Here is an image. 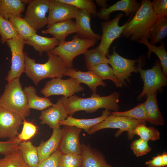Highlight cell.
I'll list each match as a JSON object with an SVG mask.
<instances>
[{"mask_svg":"<svg viewBox=\"0 0 167 167\" xmlns=\"http://www.w3.org/2000/svg\"><path fill=\"white\" fill-rule=\"evenodd\" d=\"M120 96L119 92L115 91L106 96L93 93L88 98L80 97L74 95L68 98L62 96L60 99L65 106L68 115L72 116L78 111L84 110L93 113L100 108L118 111Z\"/></svg>","mask_w":167,"mask_h":167,"instance_id":"1","label":"cell"},{"mask_svg":"<svg viewBox=\"0 0 167 167\" xmlns=\"http://www.w3.org/2000/svg\"><path fill=\"white\" fill-rule=\"evenodd\" d=\"M141 4L133 17L130 15L122 34L133 41L150 39V29L159 18L154 14L150 0H141Z\"/></svg>","mask_w":167,"mask_h":167,"instance_id":"2","label":"cell"},{"mask_svg":"<svg viewBox=\"0 0 167 167\" xmlns=\"http://www.w3.org/2000/svg\"><path fill=\"white\" fill-rule=\"evenodd\" d=\"M47 61L40 64L36 62L35 59L30 58L27 52H24L25 70L26 76L36 85L43 79L47 78H62L68 68L62 59L58 56L50 52H47Z\"/></svg>","mask_w":167,"mask_h":167,"instance_id":"3","label":"cell"},{"mask_svg":"<svg viewBox=\"0 0 167 167\" xmlns=\"http://www.w3.org/2000/svg\"><path fill=\"white\" fill-rule=\"evenodd\" d=\"M0 106L13 113L23 120L30 113L26 95L19 78L8 82L0 96Z\"/></svg>","mask_w":167,"mask_h":167,"instance_id":"4","label":"cell"},{"mask_svg":"<svg viewBox=\"0 0 167 167\" xmlns=\"http://www.w3.org/2000/svg\"><path fill=\"white\" fill-rule=\"evenodd\" d=\"M97 40L80 38L76 35L71 41H61L50 52L61 58L68 68H72L73 59L84 54L90 47L93 46Z\"/></svg>","mask_w":167,"mask_h":167,"instance_id":"5","label":"cell"},{"mask_svg":"<svg viewBox=\"0 0 167 167\" xmlns=\"http://www.w3.org/2000/svg\"><path fill=\"white\" fill-rule=\"evenodd\" d=\"M112 54L107 55L112 66L114 75L123 86H127L125 82L130 81L129 78L132 73L138 72L139 67H143L145 64L144 58L141 57L137 59H130L124 58L119 54L113 48Z\"/></svg>","mask_w":167,"mask_h":167,"instance_id":"6","label":"cell"},{"mask_svg":"<svg viewBox=\"0 0 167 167\" xmlns=\"http://www.w3.org/2000/svg\"><path fill=\"white\" fill-rule=\"evenodd\" d=\"M139 67L138 71L143 82V90L138 96L137 100L145 98L151 92L161 91L163 87L167 85V78L163 73L159 60L155 61V65L152 68L143 70Z\"/></svg>","mask_w":167,"mask_h":167,"instance_id":"7","label":"cell"},{"mask_svg":"<svg viewBox=\"0 0 167 167\" xmlns=\"http://www.w3.org/2000/svg\"><path fill=\"white\" fill-rule=\"evenodd\" d=\"M6 43L11 53V69L5 78L8 83L15 78H19L24 72L25 60L24 49L25 44L24 39L19 35L8 40Z\"/></svg>","mask_w":167,"mask_h":167,"instance_id":"8","label":"cell"},{"mask_svg":"<svg viewBox=\"0 0 167 167\" xmlns=\"http://www.w3.org/2000/svg\"><path fill=\"white\" fill-rule=\"evenodd\" d=\"M84 91L75 79L71 77L63 79L61 78L52 79L48 81L41 90V93L45 97L53 95H62L68 98L75 93Z\"/></svg>","mask_w":167,"mask_h":167,"instance_id":"9","label":"cell"},{"mask_svg":"<svg viewBox=\"0 0 167 167\" xmlns=\"http://www.w3.org/2000/svg\"><path fill=\"white\" fill-rule=\"evenodd\" d=\"M50 0H28V6L24 18L36 32L48 24L46 14Z\"/></svg>","mask_w":167,"mask_h":167,"instance_id":"10","label":"cell"},{"mask_svg":"<svg viewBox=\"0 0 167 167\" xmlns=\"http://www.w3.org/2000/svg\"><path fill=\"white\" fill-rule=\"evenodd\" d=\"M145 122H146L115 115L111 113L103 121L91 127L87 133L91 135L103 129L117 128L119 130L115 133V136L117 137L124 131H127V135L129 134L137 126Z\"/></svg>","mask_w":167,"mask_h":167,"instance_id":"11","label":"cell"},{"mask_svg":"<svg viewBox=\"0 0 167 167\" xmlns=\"http://www.w3.org/2000/svg\"><path fill=\"white\" fill-rule=\"evenodd\" d=\"M123 15L122 12L119 13L111 20L101 23L102 34L101 43L97 47L106 55L109 53V48L113 41L120 36L126 27L128 20L121 26L118 25L120 19Z\"/></svg>","mask_w":167,"mask_h":167,"instance_id":"12","label":"cell"},{"mask_svg":"<svg viewBox=\"0 0 167 167\" xmlns=\"http://www.w3.org/2000/svg\"><path fill=\"white\" fill-rule=\"evenodd\" d=\"M63 126L58 149L62 153L81 155L82 150L79 135L81 129L74 126Z\"/></svg>","mask_w":167,"mask_h":167,"instance_id":"13","label":"cell"},{"mask_svg":"<svg viewBox=\"0 0 167 167\" xmlns=\"http://www.w3.org/2000/svg\"><path fill=\"white\" fill-rule=\"evenodd\" d=\"M79 11V9L69 4L50 0L47 28L58 22L75 19Z\"/></svg>","mask_w":167,"mask_h":167,"instance_id":"14","label":"cell"},{"mask_svg":"<svg viewBox=\"0 0 167 167\" xmlns=\"http://www.w3.org/2000/svg\"><path fill=\"white\" fill-rule=\"evenodd\" d=\"M23 119L0 106V138L10 139L16 137Z\"/></svg>","mask_w":167,"mask_h":167,"instance_id":"15","label":"cell"},{"mask_svg":"<svg viewBox=\"0 0 167 167\" xmlns=\"http://www.w3.org/2000/svg\"><path fill=\"white\" fill-rule=\"evenodd\" d=\"M66 108L60 99L52 106L41 111L39 119L41 124H46L53 129L59 127V123L68 116Z\"/></svg>","mask_w":167,"mask_h":167,"instance_id":"16","label":"cell"},{"mask_svg":"<svg viewBox=\"0 0 167 167\" xmlns=\"http://www.w3.org/2000/svg\"><path fill=\"white\" fill-rule=\"evenodd\" d=\"M141 3L136 0H121L109 7L101 9L97 13V16L101 19L106 20L109 19L112 12L121 11L124 12L126 16L134 15L141 6Z\"/></svg>","mask_w":167,"mask_h":167,"instance_id":"17","label":"cell"},{"mask_svg":"<svg viewBox=\"0 0 167 167\" xmlns=\"http://www.w3.org/2000/svg\"><path fill=\"white\" fill-rule=\"evenodd\" d=\"M65 76L75 79L79 84L83 83L86 84L93 93H96L98 86L105 87L107 85L103 80L90 70L84 72L70 68L66 72Z\"/></svg>","mask_w":167,"mask_h":167,"instance_id":"18","label":"cell"},{"mask_svg":"<svg viewBox=\"0 0 167 167\" xmlns=\"http://www.w3.org/2000/svg\"><path fill=\"white\" fill-rule=\"evenodd\" d=\"M81 147L82 167H113L100 151L85 143L82 144Z\"/></svg>","mask_w":167,"mask_h":167,"instance_id":"19","label":"cell"},{"mask_svg":"<svg viewBox=\"0 0 167 167\" xmlns=\"http://www.w3.org/2000/svg\"><path fill=\"white\" fill-rule=\"evenodd\" d=\"M75 22L77 32L76 35L83 38L96 40L101 39V36L94 33L90 24L91 15L88 11L79 9Z\"/></svg>","mask_w":167,"mask_h":167,"instance_id":"20","label":"cell"},{"mask_svg":"<svg viewBox=\"0 0 167 167\" xmlns=\"http://www.w3.org/2000/svg\"><path fill=\"white\" fill-rule=\"evenodd\" d=\"M62 133L60 126L53 129L49 139L45 141H42L37 147L39 162L50 156L58 149Z\"/></svg>","mask_w":167,"mask_h":167,"instance_id":"21","label":"cell"},{"mask_svg":"<svg viewBox=\"0 0 167 167\" xmlns=\"http://www.w3.org/2000/svg\"><path fill=\"white\" fill-rule=\"evenodd\" d=\"M77 32L75 22L70 19L55 23L47 29L42 30V32L44 34H52L60 42L65 40L69 35Z\"/></svg>","mask_w":167,"mask_h":167,"instance_id":"22","label":"cell"},{"mask_svg":"<svg viewBox=\"0 0 167 167\" xmlns=\"http://www.w3.org/2000/svg\"><path fill=\"white\" fill-rule=\"evenodd\" d=\"M111 113L110 111L105 109L103 111L102 115L101 116L88 119H78L69 116L65 120L60 122L59 125L74 126L83 129L87 133L91 127L103 121Z\"/></svg>","mask_w":167,"mask_h":167,"instance_id":"23","label":"cell"},{"mask_svg":"<svg viewBox=\"0 0 167 167\" xmlns=\"http://www.w3.org/2000/svg\"><path fill=\"white\" fill-rule=\"evenodd\" d=\"M25 45L32 47L41 56L44 52H50L57 46L60 41L55 38L40 36L36 33L24 40Z\"/></svg>","mask_w":167,"mask_h":167,"instance_id":"24","label":"cell"},{"mask_svg":"<svg viewBox=\"0 0 167 167\" xmlns=\"http://www.w3.org/2000/svg\"><path fill=\"white\" fill-rule=\"evenodd\" d=\"M26 95L28 108L42 111L54 105L50 99L45 97L39 96L36 94V88L32 86L25 87L23 88Z\"/></svg>","mask_w":167,"mask_h":167,"instance_id":"25","label":"cell"},{"mask_svg":"<svg viewBox=\"0 0 167 167\" xmlns=\"http://www.w3.org/2000/svg\"><path fill=\"white\" fill-rule=\"evenodd\" d=\"M158 92L156 91L149 94L143 105L148 117L153 121L154 125L162 126L164 125V120L157 104Z\"/></svg>","mask_w":167,"mask_h":167,"instance_id":"26","label":"cell"},{"mask_svg":"<svg viewBox=\"0 0 167 167\" xmlns=\"http://www.w3.org/2000/svg\"><path fill=\"white\" fill-rule=\"evenodd\" d=\"M25 4L24 0H0V15L7 19L11 16H21Z\"/></svg>","mask_w":167,"mask_h":167,"instance_id":"27","label":"cell"},{"mask_svg":"<svg viewBox=\"0 0 167 167\" xmlns=\"http://www.w3.org/2000/svg\"><path fill=\"white\" fill-rule=\"evenodd\" d=\"M22 157L30 167H34L39 162L37 147L30 141L21 142L18 146Z\"/></svg>","mask_w":167,"mask_h":167,"instance_id":"28","label":"cell"},{"mask_svg":"<svg viewBox=\"0 0 167 167\" xmlns=\"http://www.w3.org/2000/svg\"><path fill=\"white\" fill-rule=\"evenodd\" d=\"M139 43L145 45L148 47V51L147 53V58L150 59L151 54L154 53L158 57L161 62L162 71L164 74L167 75V53L165 48L164 42L161 41L160 45L156 46L151 45L148 39L138 40L137 41Z\"/></svg>","mask_w":167,"mask_h":167,"instance_id":"29","label":"cell"},{"mask_svg":"<svg viewBox=\"0 0 167 167\" xmlns=\"http://www.w3.org/2000/svg\"><path fill=\"white\" fill-rule=\"evenodd\" d=\"M150 43L155 45L161 42L167 36V19L165 17H159L150 29Z\"/></svg>","mask_w":167,"mask_h":167,"instance_id":"30","label":"cell"},{"mask_svg":"<svg viewBox=\"0 0 167 167\" xmlns=\"http://www.w3.org/2000/svg\"><path fill=\"white\" fill-rule=\"evenodd\" d=\"M160 135L158 129L153 127H147L146 122H145L135 127L128 136L129 139H132L135 135H138L140 138L148 142L150 140L154 141L159 139Z\"/></svg>","mask_w":167,"mask_h":167,"instance_id":"31","label":"cell"},{"mask_svg":"<svg viewBox=\"0 0 167 167\" xmlns=\"http://www.w3.org/2000/svg\"><path fill=\"white\" fill-rule=\"evenodd\" d=\"M8 19L15 28L18 35L24 40L36 33V32L21 16H11Z\"/></svg>","mask_w":167,"mask_h":167,"instance_id":"32","label":"cell"},{"mask_svg":"<svg viewBox=\"0 0 167 167\" xmlns=\"http://www.w3.org/2000/svg\"><path fill=\"white\" fill-rule=\"evenodd\" d=\"M84 54L86 67L88 70L98 64L109 63L106 55L101 51L97 47L92 50H88Z\"/></svg>","mask_w":167,"mask_h":167,"instance_id":"33","label":"cell"},{"mask_svg":"<svg viewBox=\"0 0 167 167\" xmlns=\"http://www.w3.org/2000/svg\"><path fill=\"white\" fill-rule=\"evenodd\" d=\"M111 113L113 115L125 117L136 120L144 121L154 125L153 121L148 117L143 106V103L139 104L127 111L113 112Z\"/></svg>","mask_w":167,"mask_h":167,"instance_id":"34","label":"cell"},{"mask_svg":"<svg viewBox=\"0 0 167 167\" xmlns=\"http://www.w3.org/2000/svg\"><path fill=\"white\" fill-rule=\"evenodd\" d=\"M106 63L97 65L90 71H92L102 80L109 79L113 81L117 87H122L123 85L114 75L113 69Z\"/></svg>","mask_w":167,"mask_h":167,"instance_id":"35","label":"cell"},{"mask_svg":"<svg viewBox=\"0 0 167 167\" xmlns=\"http://www.w3.org/2000/svg\"><path fill=\"white\" fill-rule=\"evenodd\" d=\"M0 166L1 167H30L23 160L18 148L11 154L0 159Z\"/></svg>","mask_w":167,"mask_h":167,"instance_id":"36","label":"cell"},{"mask_svg":"<svg viewBox=\"0 0 167 167\" xmlns=\"http://www.w3.org/2000/svg\"><path fill=\"white\" fill-rule=\"evenodd\" d=\"M18 35L15 28L9 19H5L0 15V37L1 43H6L7 41L17 37Z\"/></svg>","mask_w":167,"mask_h":167,"instance_id":"37","label":"cell"},{"mask_svg":"<svg viewBox=\"0 0 167 167\" xmlns=\"http://www.w3.org/2000/svg\"><path fill=\"white\" fill-rule=\"evenodd\" d=\"M58 1L66 3L74 6L79 9L85 10L93 17L97 16L96 7L92 0H57Z\"/></svg>","mask_w":167,"mask_h":167,"instance_id":"38","label":"cell"},{"mask_svg":"<svg viewBox=\"0 0 167 167\" xmlns=\"http://www.w3.org/2000/svg\"><path fill=\"white\" fill-rule=\"evenodd\" d=\"M81 155L61 153L58 167H82Z\"/></svg>","mask_w":167,"mask_h":167,"instance_id":"39","label":"cell"},{"mask_svg":"<svg viewBox=\"0 0 167 167\" xmlns=\"http://www.w3.org/2000/svg\"><path fill=\"white\" fill-rule=\"evenodd\" d=\"M130 146L134 154L137 157L144 155L152 150L148 144V142L141 138L133 141Z\"/></svg>","mask_w":167,"mask_h":167,"instance_id":"40","label":"cell"},{"mask_svg":"<svg viewBox=\"0 0 167 167\" xmlns=\"http://www.w3.org/2000/svg\"><path fill=\"white\" fill-rule=\"evenodd\" d=\"M23 126L21 132L18 137L21 141H26L32 138L36 133L37 128L34 124L25 119L23 120Z\"/></svg>","mask_w":167,"mask_h":167,"instance_id":"41","label":"cell"},{"mask_svg":"<svg viewBox=\"0 0 167 167\" xmlns=\"http://www.w3.org/2000/svg\"><path fill=\"white\" fill-rule=\"evenodd\" d=\"M21 142L17 136L6 141H0V154L4 156L11 154L18 149Z\"/></svg>","mask_w":167,"mask_h":167,"instance_id":"42","label":"cell"},{"mask_svg":"<svg viewBox=\"0 0 167 167\" xmlns=\"http://www.w3.org/2000/svg\"><path fill=\"white\" fill-rule=\"evenodd\" d=\"M58 149L51 155L39 162L34 167H58L59 161L61 154Z\"/></svg>","mask_w":167,"mask_h":167,"instance_id":"43","label":"cell"},{"mask_svg":"<svg viewBox=\"0 0 167 167\" xmlns=\"http://www.w3.org/2000/svg\"><path fill=\"white\" fill-rule=\"evenodd\" d=\"M151 4L154 14L159 17H167V0H154Z\"/></svg>","mask_w":167,"mask_h":167,"instance_id":"44","label":"cell"},{"mask_svg":"<svg viewBox=\"0 0 167 167\" xmlns=\"http://www.w3.org/2000/svg\"><path fill=\"white\" fill-rule=\"evenodd\" d=\"M145 165L148 167H164L162 162L161 155L159 154L152 157L151 160L146 161Z\"/></svg>","mask_w":167,"mask_h":167,"instance_id":"45","label":"cell"},{"mask_svg":"<svg viewBox=\"0 0 167 167\" xmlns=\"http://www.w3.org/2000/svg\"><path fill=\"white\" fill-rule=\"evenodd\" d=\"M97 4L100 6L102 7L101 9L108 8V5L106 0H96L95 1Z\"/></svg>","mask_w":167,"mask_h":167,"instance_id":"46","label":"cell"},{"mask_svg":"<svg viewBox=\"0 0 167 167\" xmlns=\"http://www.w3.org/2000/svg\"><path fill=\"white\" fill-rule=\"evenodd\" d=\"M161 160L164 167L167 166V153L166 152H163L161 155Z\"/></svg>","mask_w":167,"mask_h":167,"instance_id":"47","label":"cell"},{"mask_svg":"<svg viewBox=\"0 0 167 167\" xmlns=\"http://www.w3.org/2000/svg\"><path fill=\"white\" fill-rule=\"evenodd\" d=\"M1 43V37H0V43Z\"/></svg>","mask_w":167,"mask_h":167,"instance_id":"48","label":"cell"},{"mask_svg":"<svg viewBox=\"0 0 167 167\" xmlns=\"http://www.w3.org/2000/svg\"><path fill=\"white\" fill-rule=\"evenodd\" d=\"M0 167H1V166H0Z\"/></svg>","mask_w":167,"mask_h":167,"instance_id":"49","label":"cell"}]
</instances>
